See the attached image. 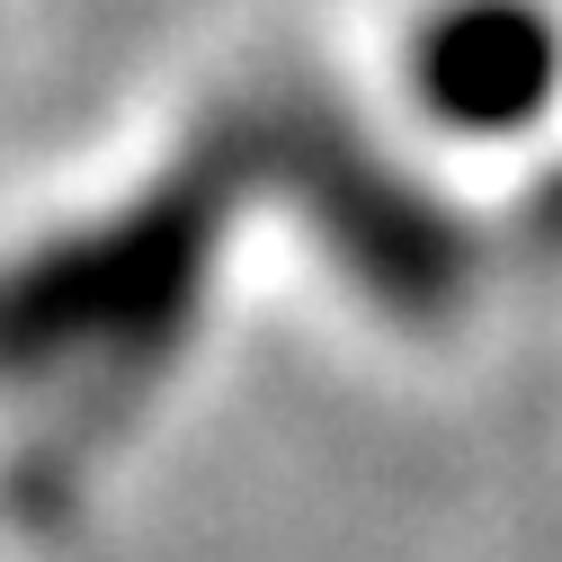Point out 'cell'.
Returning a JSON list of instances; mask_svg holds the SVG:
<instances>
[{
	"label": "cell",
	"mask_w": 562,
	"mask_h": 562,
	"mask_svg": "<svg viewBox=\"0 0 562 562\" xmlns=\"http://www.w3.org/2000/svg\"><path fill=\"white\" fill-rule=\"evenodd\" d=\"M233 161L241 144H215L179 179L144 188L125 215L72 224L0 268V384H63L116 367L153 375L205 304L233 224Z\"/></svg>",
	"instance_id": "cell-1"
},
{
	"label": "cell",
	"mask_w": 562,
	"mask_h": 562,
	"mask_svg": "<svg viewBox=\"0 0 562 562\" xmlns=\"http://www.w3.org/2000/svg\"><path fill=\"white\" fill-rule=\"evenodd\" d=\"M286 144L304 153V188H313V215L330 224L339 259L358 268V286L411 322H438L464 304L473 286V241L464 224L438 215V196L402 179L393 161H367L358 144H348V125L330 116H286L277 125Z\"/></svg>",
	"instance_id": "cell-2"
},
{
	"label": "cell",
	"mask_w": 562,
	"mask_h": 562,
	"mask_svg": "<svg viewBox=\"0 0 562 562\" xmlns=\"http://www.w3.org/2000/svg\"><path fill=\"white\" fill-rule=\"evenodd\" d=\"M402 81L447 144H518L562 108V19L544 0H438Z\"/></svg>",
	"instance_id": "cell-3"
}]
</instances>
